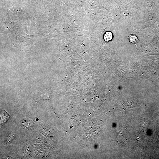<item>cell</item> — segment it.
Listing matches in <instances>:
<instances>
[{
    "instance_id": "cell-1",
    "label": "cell",
    "mask_w": 159,
    "mask_h": 159,
    "mask_svg": "<svg viewBox=\"0 0 159 159\" xmlns=\"http://www.w3.org/2000/svg\"><path fill=\"white\" fill-rule=\"evenodd\" d=\"M9 116L4 110H3L1 115V125H2L9 119Z\"/></svg>"
},
{
    "instance_id": "cell-2",
    "label": "cell",
    "mask_w": 159,
    "mask_h": 159,
    "mask_svg": "<svg viewBox=\"0 0 159 159\" xmlns=\"http://www.w3.org/2000/svg\"><path fill=\"white\" fill-rule=\"evenodd\" d=\"M129 41L132 43L136 44L138 42V39L134 34H132L129 36Z\"/></svg>"
},
{
    "instance_id": "cell-3",
    "label": "cell",
    "mask_w": 159,
    "mask_h": 159,
    "mask_svg": "<svg viewBox=\"0 0 159 159\" xmlns=\"http://www.w3.org/2000/svg\"><path fill=\"white\" fill-rule=\"evenodd\" d=\"M112 35L111 32H106L104 36V39L106 41H108L112 39Z\"/></svg>"
}]
</instances>
